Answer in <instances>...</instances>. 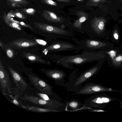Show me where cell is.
Segmentation results:
<instances>
[{
  "instance_id": "6da1fadb",
  "label": "cell",
  "mask_w": 122,
  "mask_h": 122,
  "mask_svg": "<svg viewBox=\"0 0 122 122\" xmlns=\"http://www.w3.org/2000/svg\"><path fill=\"white\" fill-rule=\"evenodd\" d=\"M13 82L15 85L14 97L18 99L29 87V85L26 78L20 72L10 66L8 67Z\"/></svg>"
},
{
  "instance_id": "7a4b0ae2",
  "label": "cell",
  "mask_w": 122,
  "mask_h": 122,
  "mask_svg": "<svg viewBox=\"0 0 122 122\" xmlns=\"http://www.w3.org/2000/svg\"><path fill=\"white\" fill-rule=\"evenodd\" d=\"M118 100L103 93L89 97L85 101V103L87 107L101 109L109 103Z\"/></svg>"
},
{
  "instance_id": "3957f363",
  "label": "cell",
  "mask_w": 122,
  "mask_h": 122,
  "mask_svg": "<svg viewBox=\"0 0 122 122\" xmlns=\"http://www.w3.org/2000/svg\"><path fill=\"white\" fill-rule=\"evenodd\" d=\"M0 87L4 94H5L15 95V88L12 86L9 74L2 64L1 61L0 62Z\"/></svg>"
},
{
  "instance_id": "277c9868",
  "label": "cell",
  "mask_w": 122,
  "mask_h": 122,
  "mask_svg": "<svg viewBox=\"0 0 122 122\" xmlns=\"http://www.w3.org/2000/svg\"><path fill=\"white\" fill-rule=\"evenodd\" d=\"M117 92L122 93L119 91L106 87L100 84H87L80 88L77 92V94H89L104 92Z\"/></svg>"
},
{
  "instance_id": "5b68a950",
  "label": "cell",
  "mask_w": 122,
  "mask_h": 122,
  "mask_svg": "<svg viewBox=\"0 0 122 122\" xmlns=\"http://www.w3.org/2000/svg\"><path fill=\"white\" fill-rule=\"evenodd\" d=\"M33 85L42 93L51 95L52 93V87L45 80L34 74H26Z\"/></svg>"
},
{
  "instance_id": "8992f818",
  "label": "cell",
  "mask_w": 122,
  "mask_h": 122,
  "mask_svg": "<svg viewBox=\"0 0 122 122\" xmlns=\"http://www.w3.org/2000/svg\"><path fill=\"white\" fill-rule=\"evenodd\" d=\"M19 98L21 101H27L49 109H53L55 107V103L54 100L47 101L39 97L28 95L27 94L23 97L20 96Z\"/></svg>"
},
{
  "instance_id": "52a82bcc",
  "label": "cell",
  "mask_w": 122,
  "mask_h": 122,
  "mask_svg": "<svg viewBox=\"0 0 122 122\" xmlns=\"http://www.w3.org/2000/svg\"><path fill=\"white\" fill-rule=\"evenodd\" d=\"M38 44L35 40L20 38L13 40L9 43L8 45L13 48L20 49L35 46Z\"/></svg>"
},
{
  "instance_id": "ba28073f",
  "label": "cell",
  "mask_w": 122,
  "mask_h": 122,
  "mask_svg": "<svg viewBox=\"0 0 122 122\" xmlns=\"http://www.w3.org/2000/svg\"><path fill=\"white\" fill-rule=\"evenodd\" d=\"M35 26L43 31L54 33L66 35V31L59 28L48 24L40 22H34Z\"/></svg>"
},
{
  "instance_id": "9c48e42d",
  "label": "cell",
  "mask_w": 122,
  "mask_h": 122,
  "mask_svg": "<svg viewBox=\"0 0 122 122\" xmlns=\"http://www.w3.org/2000/svg\"><path fill=\"white\" fill-rule=\"evenodd\" d=\"M106 20L102 17H94L91 21V27L94 30L98 33L104 30Z\"/></svg>"
},
{
  "instance_id": "30bf717a",
  "label": "cell",
  "mask_w": 122,
  "mask_h": 122,
  "mask_svg": "<svg viewBox=\"0 0 122 122\" xmlns=\"http://www.w3.org/2000/svg\"><path fill=\"white\" fill-rule=\"evenodd\" d=\"M98 67H95L92 68L81 75L76 81L74 85L77 86L86 81L94 75L98 70Z\"/></svg>"
},
{
  "instance_id": "8fae6325",
  "label": "cell",
  "mask_w": 122,
  "mask_h": 122,
  "mask_svg": "<svg viewBox=\"0 0 122 122\" xmlns=\"http://www.w3.org/2000/svg\"><path fill=\"white\" fill-rule=\"evenodd\" d=\"M42 16L51 22L61 23L64 21V19L57 16L54 13L47 10H43Z\"/></svg>"
},
{
  "instance_id": "7c38bea8",
  "label": "cell",
  "mask_w": 122,
  "mask_h": 122,
  "mask_svg": "<svg viewBox=\"0 0 122 122\" xmlns=\"http://www.w3.org/2000/svg\"><path fill=\"white\" fill-rule=\"evenodd\" d=\"M41 70L47 76L54 80L62 79L65 75L63 72L58 70L46 69L44 68H42Z\"/></svg>"
},
{
  "instance_id": "4fadbf2b",
  "label": "cell",
  "mask_w": 122,
  "mask_h": 122,
  "mask_svg": "<svg viewBox=\"0 0 122 122\" xmlns=\"http://www.w3.org/2000/svg\"><path fill=\"white\" fill-rule=\"evenodd\" d=\"M75 14L78 16L79 18L74 21L73 26L80 29L81 28L82 23L88 19L89 15L87 13L81 10L77 11Z\"/></svg>"
},
{
  "instance_id": "5bb4252c",
  "label": "cell",
  "mask_w": 122,
  "mask_h": 122,
  "mask_svg": "<svg viewBox=\"0 0 122 122\" xmlns=\"http://www.w3.org/2000/svg\"><path fill=\"white\" fill-rule=\"evenodd\" d=\"M24 57L31 61L43 64H49V61L41 58L40 57L30 53L24 52Z\"/></svg>"
},
{
  "instance_id": "9a60e30c",
  "label": "cell",
  "mask_w": 122,
  "mask_h": 122,
  "mask_svg": "<svg viewBox=\"0 0 122 122\" xmlns=\"http://www.w3.org/2000/svg\"><path fill=\"white\" fill-rule=\"evenodd\" d=\"M73 46L64 43H56L50 45L45 48L48 50L51 51H60L71 48Z\"/></svg>"
},
{
  "instance_id": "2e32d148",
  "label": "cell",
  "mask_w": 122,
  "mask_h": 122,
  "mask_svg": "<svg viewBox=\"0 0 122 122\" xmlns=\"http://www.w3.org/2000/svg\"><path fill=\"white\" fill-rule=\"evenodd\" d=\"M25 109L31 112H46L55 111L53 109L29 105H27L26 106Z\"/></svg>"
},
{
  "instance_id": "e0dca14e",
  "label": "cell",
  "mask_w": 122,
  "mask_h": 122,
  "mask_svg": "<svg viewBox=\"0 0 122 122\" xmlns=\"http://www.w3.org/2000/svg\"><path fill=\"white\" fill-rule=\"evenodd\" d=\"M6 94L9 96L10 98V99L6 97L10 101L17 106L25 109L26 107V106L24 105L21 103V102L18 100V99L16 98L14 96L13 97L12 95H9L8 94H5L4 95H5Z\"/></svg>"
},
{
  "instance_id": "ac0fdd59",
  "label": "cell",
  "mask_w": 122,
  "mask_h": 122,
  "mask_svg": "<svg viewBox=\"0 0 122 122\" xmlns=\"http://www.w3.org/2000/svg\"><path fill=\"white\" fill-rule=\"evenodd\" d=\"M86 44L87 47L90 48L98 47L102 46V43L100 42L93 40H88Z\"/></svg>"
},
{
  "instance_id": "d6986e66",
  "label": "cell",
  "mask_w": 122,
  "mask_h": 122,
  "mask_svg": "<svg viewBox=\"0 0 122 122\" xmlns=\"http://www.w3.org/2000/svg\"><path fill=\"white\" fill-rule=\"evenodd\" d=\"M107 0H89L86 3V6H97L99 4L102 3Z\"/></svg>"
},
{
  "instance_id": "ffe728a7",
  "label": "cell",
  "mask_w": 122,
  "mask_h": 122,
  "mask_svg": "<svg viewBox=\"0 0 122 122\" xmlns=\"http://www.w3.org/2000/svg\"><path fill=\"white\" fill-rule=\"evenodd\" d=\"M6 52L7 56L10 59L14 58L17 53L14 50L10 47L7 48L6 50Z\"/></svg>"
},
{
  "instance_id": "44dd1931",
  "label": "cell",
  "mask_w": 122,
  "mask_h": 122,
  "mask_svg": "<svg viewBox=\"0 0 122 122\" xmlns=\"http://www.w3.org/2000/svg\"><path fill=\"white\" fill-rule=\"evenodd\" d=\"M87 58H83L79 57H77L72 58L71 60H69L70 62L76 64H80L83 62H85L87 61Z\"/></svg>"
},
{
  "instance_id": "7402d4cb",
  "label": "cell",
  "mask_w": 122,
  "mask_h": 122,
  "mask_svg": "<svg viewBox=\"0 0 122 122\" xmlns=\"http://www.w3.org/2000/svg\"><path fill=\"white\" fill-rule=\"evenodd\" d=\"M11 3L15 4L16 5H26L28 3L26 0H8Z\"/></svg>"
},
{
  "instance_id": "603a6c76",
  "label": "cell",
  "mask_w": 122,
  "mask_h": 122,
  "mask_svg": "<svg viewBox=\"0 0 122 122\" xmlns=\"http://www.w3.org/2000/svg\"><path fill=\"white\" fill-rule=\"evenodd\" d=\"M14 15L16 17L21 20H25L26 18L23 14L18 10L15 11L13 13Z\"/></svg>"
},
{
  "instance_id": "cb8c5ba5",
  "label": "cell",
  "mask_w": 122,
  "mask_h": 122,
  "mask_svg": "<svg viewBox=\"0 0 122 122\" xmlns=\"http://www.w3.org/2000/svg\"><path fill=\"white\" fill-rule=\"evenodd\" d=\"M38 97L44 100L49 101H53L54 100L50 99L47 94L43 93H36Z\"/></svg>"
},
{
  "instance_id": "d4e9b609",
  "label": "cell",
  "mask_w": 122,
  "mask_h": 122,
  "mask_svg": "<svg viewBox=\"0 0 122 122\" xmlns=\"http://www.w3.org/2000/svg\"><path fill=\"white\" fill-rule=\"evenodd\" d=\"M22 10L24 12L28 15H34L36 11V10L32 8L28 9H23Z\"/></svg>"
},
{
  "instance_id": "484cf974",
  "label": "cell",
  "mask_w": 122,
  "mask_h": 122,
  "mask_svg": "<svg viewBox=\"0 0 122 122\" xmlns=\"http://www.w3.org/2000/svg\"><path fill=\"white\" fill-rule=\"evenodd\" d=\"M41 1L44 3L54 6H57V3L52 0H41Z\"/></svg>"
},
{
  "instance_id": "4316f807",
  "label": "cell",
  "mask_w": 122,
  "mask_h": 122,
  "mask_svg": "<svg viewBox=\"0 0 122 122\" xmlns=\"http://www.w3.org/2000/svg\"><path fill=\"white\" fill-rule=\"evenodd\" d=\"M78 105L79 104L77 102L75 101H72L69 103V106L74 109L76 108Z\"/></svg>"
},
{
  "instance_id": "83f0119b",
  "label": "cell",
  "mask_w": 122,
  "mask_h": 122,
  "mask_svg": "<svg viewBox=\"0 0 122 122\" xmlns=\"http://www.w3.org/2000/svg\"><path fill=\"white\" fill-rule=\"evenodd\" d=\"M35 40L38 44L43 46L46 45L47 43L46 41L42 40L39 39H35Z\"/></svg>"
},
{
  "instance_id": "f1b7e54d",
  "label": "cell",
  "mask_w": 122,
  "mask_h": 122,
  "mask_svg": "<svg viewBox=\"0 0 122 122\" xmlns=\"http://www.w3.org/2000/svg\"><path fill=\"white\" fill-rule=\"evenodd\" d=\"M116 51L113 50H112L106 53L110 55L111 58L112 59L116 56Z\"/></svg>"
},
{
  "instance_id": "f546056e",
  "label": "cell",
  "mask_w": 122,
  "mask_h": 122,
  "mask_svg": "<svg viewBox=\"0 0 122 122\" xmlns=\"http://www.w3.org/2000/svg\"><path fill=\"white\" fill-rule=\"evenodd\" d=\"M116 61L117 62H119L122 61V56H119L115 58Z\"/></svg>"
},
{
  "instance_id": "4dcf8cb0",
  "label": "cell",
  "mask_w": 122,
  "mask_h": 122,
  "mask_svg": "<svg viewBox=\"0 0 122 122\" xmlns=\"http://www.w3.org/2000/svg\"><path fill=\"white\" fill-rule=\"evenodd\" d=\"M113 36L115 39L116 40H117L118 38V35L117 33H114Z\"/></svg>"
},
{
  "instance_id": "1f68e13d",
  "label": "cell",
  "mask_w": 122,
  "mask_h": 122,
  "mask_svg": "<svg viewBox=\"0 0 122 122\" xmlns=\"http://www.w3.org/2000/svg\"><path fill=\"white\" fill-rule=\"evenodd\" d=\"M61 2H69L71 1L70 0H56Z\"/></svg>"
},
{
  "instance_id": "d6a6232c",
  "label": "cell",
  "mask_w": 122,
  "mask_h": 122,
  "mask_svg": "<svg viewBox=\"0 0 122 122\" xmlns=\"http://www.w3.org/2000/svg\"><path fill=\"white\" fill-rule=\"evenodd\" d=\"M3 43L1 41H0V46L2 48H3Z\"/></svg>"
},
{
  "instance_id": "836d02e7",
  "label": "cell",
  "mask_w": 122,
  "mask_h": 122,
  "mask_svg": "<svg viewBox=\"0 0 122 122\" xmlns=\"http://www.w3.org/2000/svg\"><path fill=\"white\" fill-rule=\"evenodd\" d=\"M120 107L122 108V101H120Z\"/></svg>"
},
{
  "instance_id": "e575fe53",
  "label": "cell",
  "mask_w": 122,
  "mask_h": 122,
  "mask_svg": "<svg viewBox=\"0 0 122 122\" xmlns=\"http://www.w3.org/2000/svg\"><path fill=\"white\" fill-rule=\"evenodd\" d=\"M78 1L80 2H82L84 0H77Z\"/></svg>"
}]
</instances>
